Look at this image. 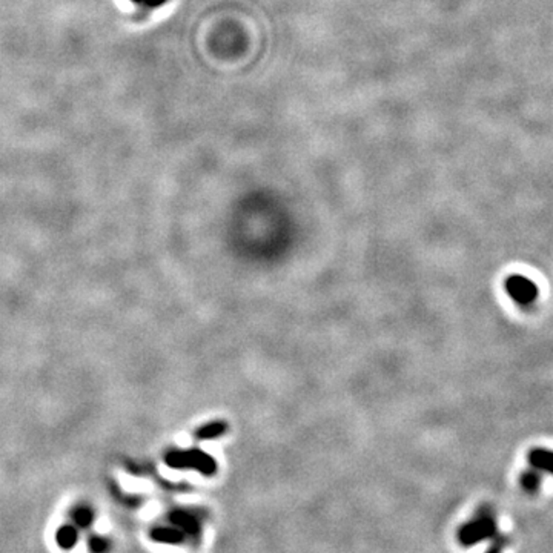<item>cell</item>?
<instances>
[{"mask_svg": "<svg viewBox=\"0 0 553 553\" xmlns=\"http://www.w3.org/2000/svg\"><path fill=\"white\" fill-rule=\"evenodd\" d=\"M166 2L168 0H143L141 4L146 8H159V6H163Z\"/></svg>", "mask_w": 553, "mask_h": 553, "instance_id": "6", "label": "cell"}, {"mask_svg": "<svg viewBox=\"0 0 553 553\" xmlns=\"http://www.w3.org/2000/svg\"><path fill=\"white\" fill-rule=\"evenodd\" d=\"M527 461L539 472L553 475V451L544 449V447H535L529 452Z\"/></svg>", "mask_w": 553, "mask_h": 553, "instance_id": "3", "label": "cell"}, {"mask_svg": "<svg viewBox=\"0 0 553 553\" xmlns=\"http://www.w3.org/2000/svg\"><path fill=\"white\" fill-rule=\"evenodd\" d=\"M521 488L527 493H537L542 485V472L530 466V469L524 471L520 476Z\"/></svg>", "mask_w": 553, "mask_h": 553, "instance_id": "4", "label": "cell"}, {"mask_svg": "<svg viewBox=\"0 0 553 553\" xmlns=\"http://www.w3.org/2000/svg\"><path fill=\"white\" fill-rule=\"evenodd\" d=\"M131 2H134V4H141L143 0H131Z\"/></svg>", "mask_w": 553, "mask_h": 553, "instance_id": "7", "label": "cell"}, {"mask_svg": "<svg viewBox=\"0 0 553 553\" xmlns=\"http://www.w3.org/2000/svg\"><path fill=\"white\" fill-rule=\"evenodd\" d=\"M490 541H492L490 547L485 553H503L504 549L510 544V538L508 535H503V533H500V532Z\"/></svg>", "mask_w": 553, "mask_h": 553, "instance_id": "5", "label": "cell"}, {"mask_svg": "<svg viewBox=\"0 0 553 553\" xmlns=\"http://www.w3.org/2000/svg\"><path fill=\"white\" fill-rule=\"evenodd\" d=\"M506 291L509 297L521 306H529L538 299V286L527 276L518 274L510 275L506 280Z\"/></svg>", "mask_w": 553, "mask_h": 553, "instance_id": "2", "label": "cell"}, {"mask_svg": "<svg viewBox=\"0 0 553 553\" xmlns=\"http://www.w3.org/2000/svg\"><path fill=\"white\" fill-rule=\"evenodd\" d=\"M498 533L497 515L490 506H481L472 520L467 521L458 530V541L464 547H472L485 539H492Z\"/></svg>", "mask_w": 553, "mask_h": 553, "instance_id": "1", "label": "cell"}]
</instances>
